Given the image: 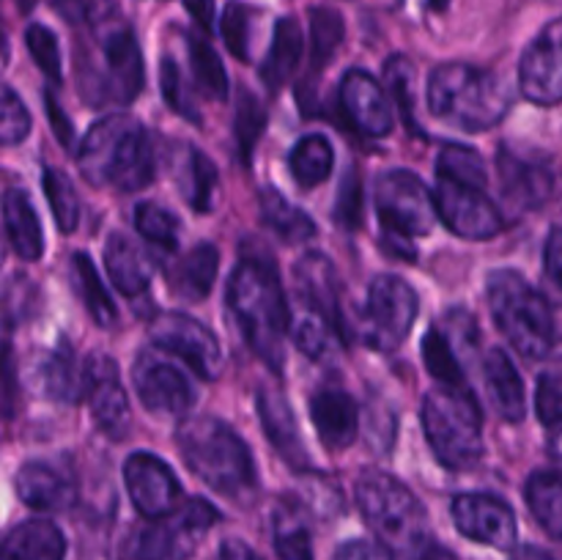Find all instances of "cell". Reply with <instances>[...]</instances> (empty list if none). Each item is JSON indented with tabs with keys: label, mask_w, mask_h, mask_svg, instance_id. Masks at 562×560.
<instances>
[{
	"label": "cell",
	"mask_w": 562,
	"mask_h": 560,
	"mask_svg": "<svg viewBox=\"0 0 562 560\" xmlns=\"http://www.w3.org/2000/svg\"><path fill=\"white\" fill-rule=\"evenodd\" d=\"M228 307L239 322L250 349L280 371L285 360V333L291 327V307L285 302L280 272L272 258L245 256L228 280Z\"/></svg>",
	"instance_id": "6da1fadb"
},
{
	"label": "cell",
	"mask_w": 562,
	"mask_h": 560,
	"mask_svg": "<svg viewBox=\"0 0 562 560\" xmlns=\"http://www.w3.org/2000/svg\"><path fill=\"white\" fill-rule=\"evenodd\" d=\"M77 165L91 184L124 192L143 190L157 176L151 137L140 121L126 113L108 115L88 130Z\"/></svg>",
	"instance_id": "7a4b0ae2"
},
{
	"label": "cell",
	"mask_w": 562,
	"mask_h": 560,
	"mask_svg": "<svg viewBox=\"0 0 562 560\" xmlns=\"http://www.w3.org/2000/svg\"><path fill=\"white\" fill-rule=\"evenodd\" d=\"M355 494L368 527L393 555L404 560H426V555L437 547L426 508L398 478L366 470L357 481Z\"/></svg>",
	"instance_id": "3957f363"
},
{
	"label": "cell",
	"mask_w": 562,
	"mask_h": 560,
	"mask_svg": "<svg viewBox=\"0 0 562 560\" xmlns=\"http://www.w3.org/2000/svg\"><path fill=\"white\" fill-rule=\"evenodd\" d=\"M176 443L187 467L214 492L241 500L256 489V464L250 448L220 417L187 415L176 428Z\"/></svg>",
	"instance_id": "277c9868"
},
{
	"label": "cell",
	"mask_w": 562,
	"mask_h": 560,
	"mask_svg": "<svg viewBox=\"0 0 562 560\" xmlns=\"http://www.w3.org/2000/svg\"><path fill=\"white\" fill-rule=\"evenodd\" d=\"M510 91L494 71L442 64L428 77V108L439 121L467 132L492 130L510 110Z\"/></svg>",
	"instance_id": "5b68a950"
},
{
	"label": "cell",
	"mask_w": 562,
	"mask_h": 560,
	"mask_svg": "<svg viewBox=\"0 0 562 560\" xmlns=\"http://www.w3.org/2000/svg\"><path fill=\"white\" fill-rule=\"evenodd\" d=\"M488 307L510 346L532 360H543L558 346V327L549 300L532 289L514 269H497L488 275Z\"/></svg>",
	"instance_id": "8992f818"
},
{
	"label": "cell",
	"mask_w": 562,
	"mask_h": 560,
	"mask_svg": "<svg viewBox=\"0 0 562 560\" xmlns=\"http://www.w3.org/2000/svg\"><path fill=\"white\" fill-rule=\"evenodd\" d=\"M423 428L434 456L448 470H470L483 456V415L467 388L428 390L423 399Z\"/></svg>",
	"instance_id": "52a82bcc"
},
{
	"label": "cell",
	"mask_w": 562,
	"mask_h": 560,
	"mask_svg": "<svg viewBox=\"0 0 562 560\" xmlns=\"http://www.w3.org/2000/svg\"><path fill=\"white\" fill-rule=\"evenodd\" d=\"M93 36H97L99 53H102V71L80 80L82 97L93 108L104 102H132L143 88V55L135 33L121 16L108 14L97 20Z\"/></svg>",
	"instance_id": "ba28073f"
},
{
	"label": "cell",
	"mask_w": 562,
	"mask_h": 560,
	"mask_svg": "<svg viewBox=\"0 0 562 560\" xmlns=\"http://www.w3.org/2000/svg\"><path fill=\"white\" fill-rule=\"evenodd\" d=\"M420 300L415 289L398 275H376L368 285L366 311H362L360 335L371 349H398L412 333Z\"/></svg>",
	"instance_id": "9c48e42d"
},
{
	"label": "cell",
	"mask_w": 562,
	"mask_h": 560,
	"mask_svg": "<svg viewBox=\"0 0 562 560\" xmlns=\"http://www.w3.org/2000/svg\"><path fill=\"white\" fill-rule=\"evenodd\" d=\"M220 519V511L206 500H187L176 514L154 519L132 538L135 560H187L209 527Z\"/></svg>",
	"instance_id": "30bf717a"
},
{
	"label": "cell",
	"mask_w": 562,
	"mask_h": 560,
	"mask_svg": "<svg viewBox=\"0 0 562 560\" xmlns=\"http://www.w3.org/2000/svg\"><path fill=\"white\" fill-rule=\"evenodd\" d=\"M376 212L384 234L417 239L437 223V201L409 170H387L376 179Z\"/></svg>",
	"instance_id": "8fae6325"
},
{
	"label": "cell",
	"mask_w": 562,
	"mask_h": 560,
	"mask_svg": "<svg viewBox=\"0 0 562 560\" xmlns=\"http://www.w3.org/2000/svg\"><path fill=\"white\" fill-rule=\"evenodd\" d=\"M132 382H135L137 399L151 412L187 417L195 404V390L187 373L170 360L168 351L157 346H148L135 357Z\"/></svg>",
	"instance_id": "7c38bea8"
},
{
	"label": "cell",
	"mask_w": 562,
	"mask_h": 560,
	"mask_svg": "<svg viewBox=\"0 0 562 560\" xmlns=\"http://www.w3.org/2000/svg\"><path fill=\"white\" fill-rule=\"evenodd\" d=\"M148 335H151V344L157 349L179 357L201 379H206V382L217 379L220 366H223V351H220L217 338L206 324L187 316V313H162L151 322Z\"/></svg>",
	"instance_id": "4fadbf2b"
},
{
	"label": "cell",
	"mask_w": 562,
	"mask_h": 560,
	"mask_svg": "<svg viewBox=\"0 0 562 560\" xmlns=\"http://www.w3.org/2000/svg\"><path fill=\"white\" fill-rule=\"evenodd\" d=\"M434 201H437L439 220L461 239H492L503 231V214L486 190L437 176Z\"/></svg>",
	"instance_id": "5bb4252c"
},
{
	"label": "cell",
	"mask_w": 562,
	"mask_h": 560,
	"mask_svg": "<svg viewBox=\"0 0 562 560\" xmlns=\"http://www.w3.org/2000/svg\"><path fill=\"white\" fill-rule=\"evenodd\" d=\"M124 481L132 505L146 519H162L181 508V483L159 456L146 450L132 453L124 464Z\"/></svg>",
	"instance_id": "9a60e30c"
},
{
	"label": "cell",
	"mask_w": 562,
	"mask_h": 560,
	"mask_svg": "<svg viewBox=\"0 0 562 560\" xmlns=\"http://www.w3.org/2000/svg\"><path fill=\"white\" fill-rule=\"evenodd\" d=\"M453 522L467 538L494 549H514L519 538L514 508L494 494H459L453 500Z\"/></svg>",
	"instance_id": "2e32d148"
},
{
	"label": "cell",
	"mask_w": 562,
	"mask_h": 560,
	"mask_svg": "<svg viewBox=\"0 0 562 560\" xmlns=\"http://www.w3.org/2000/svg\"><path fill=\"white\" fill-rule=\"evenodd\" d=\"M521 93L536 104L562 102V16L549 22L527 47L519 66Z\"/></svg>",
	"instance_id": "e0dca14e"
},
{
	"label": "cell",
	"mask_w": 562,
	"mask_h": 560,
	"mask_svg": "<svg viewBox=\"0 0 562 560\" xmlns=\"http://www.w3.org/2000/svg\"><path fill=\"white\" fill-rule=\"evenodd\" d=\"M86 401L91 406L93 423L108 437L121 439L130 432V401L113 357L91 355L86 360Z\"/></svg>",
	"instance_id": "ac0fdd59"
},
{
	"label": "cell",
	"mask_w": 562,
	"mask_h": 560,
	"mask_svg": "<svg viewBox=\"0 0 562 560\" xmlns=\"http://www.w3.org/2000/svg\"><path fill=\"white\" fill-rule=\"evenodd\" d=\"M296 296H300V316L316 318L329 324L344 335V318L338 305V283H335V269L329 258L322 253H307L294 267Z\"/></svg>",
	"instance_id": "d6986e66"
},
{
	"label": "cell",
	"mask_w": 562,
	"mask_h": 560,
	"mask_svg": "<svg viewBox=\"0 0 562 560\" xmlns=\"http://www.w3.org/2000/svg\"><path fill=\"white\" fill-rule=\"evenodd\" d=\"M340 104L357 132L368 137L390 135L395 113L390 108L387 91L368 71L351 69L340 82Z\"/></svg>",
	"instance_id": "ffe728a7"
},
{
	"label": "cell",
	"mask_w": 562,
	"mask_h": 560,
	"mask_svg": "<svg viewBox=\"0 0 562 560\" xmlns=\"http://www.w3.org/2000/svg\"><path fill=\"white\" fill-rule=\"evenodd\" d=\"M311 417L322 437L324 448L340 450L349 448L357 439L360 428V412H357L355 399L340 388H322L311 395Z\"/></svg>",
	"instance_id": "44dd1931"
},
{
	"label": "cell",
	"mask_w": 562,
	"mask_h": 560,
	"mask_svg": "<svg viewBox=\"0 0 562 560\" xmlns=\"http://www.w3.org/2000/svg\"><path fill=\"white\" fill-rule=\"evenodd\" d=\"M497 168L503 192L516 209H536L552 195V170L543 165L519 157L503 146L497 154Z\"/></svg>",
	"instance_id": "7402d4cb"
},
{
	"label": "cell",
	"mask_w": 562,
	"mask_h": 560,
	"mask_svg": "<svg viewBox=\"0 0 562 560\" xmlns=\"http://www.w3.org/2000/svg\"><path fill=\"white\" fill-rule=\"evenodd\" d=\"M33 384L47 399L77 401L86 399V366H80L69 344L38 357L33 366Z\"/></svg>",
	"instance_id": "603a6c76"
},
{
	"label": "cell",
	"mask_w": 562,
	"mask_h": 560,
	"mask_svg": "<svg viewBox=\"0 0 562 560\" xmlns=\"http://www.w3.org/2000/svg\"><path fill=\"white\" fill-rule=\"evenodd\" d=\"M258 415H261L263 432H267L269 443L278 448V453L291 467H307V450L302 445L300 426H296L289 401L278 390H261L258 393Z\"/></svg>",
	"instance_id": "cb8c5ba5"
},
{
	"label": "cell",
	"mask_w": 562,
	"mask_h": 560,
	"mask_svg": "<svg viewBox=\"0 0 562 560\" xmlns=\"http://www.w3.org/2000/svg\"><path fill=\"white\" fill-rule=\"evenodd\" d=\"M104 267H108L110 280L115 289L126 296H137L148 289L154 275L151 258L146 256L143 247H137L130 236L110 234L108 245H104Z\"/></svg>",
	"instance_id": "d4e9b609"
},
{
	"label": "cell",
	"mask_w": 562,
	"mask_h": 560,
	"mask_svg": "<svg viewBox=\"0 0 562 560\" xmlns=\"http://www.w3.org/2000/svg\"><path fill=\"white\" fill-rule=\"evenodd\" d=\"M16 494L36 511H64L75 503V486L64 472L42 461H27L16 472Z\"/></svg>",
	"instance_id": "484cf974"
},
{
	"label": "cell",
	"mask_w": 562,
	"mask_h": 560,
	"mask_svg": "<svg viewBox=\"0 0 562 560\" xmlns=\"http://www.w3.org/2000/svg\"><path fill=\"white\" fill-rule=\"evenodd\" d=\"M483 379H486L488 399L497 406L499 415L510 423H519L527 415L525 384H521L519 371L505 349H488L483 357Z\"/></svg>",
	"instance_id": "4316f807"
},
{
	"label": "cell",
	"mask_w": 562,
	"mask_h": 560,
	"mask_svg": "<svg viewBox=\"0 0 562 560\" xmlns=\"http://www.w3.org/2000/svg\"><path fill=\"white\" fill-rule=\"evenodd\" d=\"M66 538L49 519H27L3 538V560H64Z\"/></svg>",
	"instance_id": "83f0119b"
},
{
	"label": "cell",
	"mask_w": 562,
	"mask_h": 560,
	"mask_svg": "<svg viewBox=\"0 0 562 560\" xmlns=\"http://www.w3.org/2000/svg\"><path fill=\"white\" fill-rule=\"evenodd\" d=\"M3 223L9 245L25 261H36L44 253V234L38 214L25 190H9L3 198Z\"/></svg>",
	"instance_id": "f1b7e54d"
},
{
	"label": "cell",
	"mask_w": 562,
	"mask_h": 560,
	"mask_svg": "<svg viewBox=\"0 0 562 560\" xmlns=\"http://www.w3.org/2000/svg\"><path fill=\"white\" fill-rule=\"evenodd\" d=\"M302 49H305V33H302L300 22L294 16H283L274 25L272 44L261 64V77L272 91H280L291 80L302 60Z\"/></svg>",
	"instance_id": "f546056e"
},
{
	"label": "cell",
	"mask_w": 562,
	"mask_h": 560,
	"mask_svg": "<svg viewBox=\"0 0 562 560\" xmlns=\"http://www.w3.org/2000/svg\"><path fill=\"white\" fill-rule=\"evenodd\" d=\"M217 267H220L217 247L203 242V245L192 247V250L176 264L173 275H170V285H173L176 294L184 296V300L201 302L206 300L214 280H217Z\"/></svg>",
	"instance_id": "4dcf8cb0"
},
{
	"label": "cell",
	"mask_w": 562,
	"mask_h": 560,
	"mask_svg": "<svg viewBox=\"0 0 562 560\" xmlns=\"http://www.w3.org/2000/svg\"><path fill=\"white\" fill-rule=\"evenodd\" d=\"M261 201V217L280 239L285 242H307L311 236H316V223L311 220V214L302 212L300 206L289 201V198L280 195L274 187H267L258 195Z\"/></svg>",
	"instance_id": "1f68e13d"
},
{
	"label": "cell",
	"mask_w": 562,
	"mask_h": 560,
	"mask_svg": "<svg viewBox=\"0 0 562 560\" xmlns=\"http://www.w3.org/2000/svg\"><path fill=\"white\" fill-rule=\"evenodd\" d=\"M333 163H335L333 143H329L324 135H305L289 154L291 176H294L296 184L305 187V190L327 181L329 170H333Z\"/></svg>",
	"instance_id": "d6a6232c"
},
{
	"label": "cell",
	"mask_w": 562,
	"mask_h": 560,
	"mask_svg": "<svg viewBox=\"0 0 562 560\" xmlns=\"http://www.w3.org/2000/svg\"><path fill=\"white\" fill-rule=\"evenodd\" d=\"M527 505L538 525L552 538L562 541V475L560 472H536L527 481Z\"/></svg>",
	"instance_id": "836d02e7"
},
{
	"label": "cell",
	"mask_w": 562,
	"mask_h": 560,
	"mask_svg": "<svg viewBox=\"0 0 562 560\" xmlns=\"http://www.w3.org/2000/svg\"><path fill=\"white\" fill-rule=\"evenodd\" d=\"M71 269H75V283H77V291H80L82 302H86V311L91 313V318L99 324V327H110V324L115 322V305L113 300H110L104 283L99 280L97 267L91 264V258H88L86 253H75V258H71Z\"/></svg>",
	"instance_id": "e575fe53"
},
{
	"label": "cell",
	"mask_w": 562,
	"mask_h": 560,
	"mask_svg": "<svg viewBox=\"0 0 562 560\" xmlns=\"http://www.w3.org/2000/svg\"><path fill=\"white\" fill-rule=\"evenodd\" d=\"M181 170L187 176V179H181V187H184V198L190 201V206L198 209V212H212L214 190L220 184L217 168H214L212 159L198 152V148H190Z\"/></svg>",
	"instance_id": "d590c367"
},
{
	"label": "cell",
	"mask_w": 562,
	"mask_h": 560,
	"mask_svg": "<svg viewBox=\"0 0 562 560\" xmlns=\"http://www.w3.org/2000/svg\"><path fill=\"white\" fill-rule=\"evenodd\" d=\"M423 360H426L428 373L439 379V384H450V388H467L464 384V368H461L459 355H456L453 340L445 335V329L434 327L423 338Z\"/></svg>",
	"instance_id": "8d00e7d4"
},
{
	"label": "cell",
	"mask_w": 562,
	"mask_h": 560,
	"mask_svg": "<svg viewBox=\"0 0 562 560\" xmlns=\"http://www.w3.org/2000/svg\"><path fill=\"white\" fill-rule=\"evenodd\" d=\"M437 176L450 181H459V184L477 187V190H486V165L483 157L470 146H461V143H448V146L439 152L437 159Z\"/></svg>",
	"instance_id": "74e56055"
},
{
	"label": "cell",
	"mask_w": 562,
	"mask_h": 560,
	"mask_svg": "<svg viewBox=\"0 0 562 560\" xmlns=\"http://www.w3.org/2000/svg\"><path fill=\"white\" fill-rule=\"evenodd\" d=\"M187 49H190V64L192 71H195V82L201 86V91L209 93L212 99L228 97V75H225L223 60L214 53L212 44H209L206 38L190 36L187 38Z\"/></svg>",
	"instance_id": "f35d334b"
},
{
	"label": "cell",
	"mask_w": 562,
	"mask_h": 560,
	"mask_svg": "<svg viewBox=\"0 0 562 560\" xmlns=\"http://www.w3.org/2000/svg\"><path fill=\"white\" fill-rule=\"evenodd\" d=\"M384 75H387L390 82V93L395 97V104H398V113L404 119L406 130L412 135H423L420 124L415 119V108H417V91H415V66L406 55H395V58L387 60L384 66Z\"/></svg>",
	"instance_id": "ab89813d"
},
{
	"label": "cell",
	"mask_w": 562,
	"mask_h": 560,
	"mask_svg": "<svg viewBox=\"0 0 562 560\" xmlns=\"http://www.w3.org/2000/svg\"><path fill=\"white\" fill-rule=\"evenodd\" d=\"M42 187L47 192L49 209H53L58 228L64 234H71L77 228V223H80V201H77V192L71 187V181L60 170L44 168Z\"/></svg>",
	"instance_id": "60d3db41"
},
{
	"label": "cell",
	"mask_w": 562,
	"mask_h": 560,
	"mask_svg": "<svg viewBox=\"0 0 562 560\" xmlns=\"http://www.w3.org/2000/svg\"><path fill=\"white\" fill-rule=\"evenodd\" d=\"M344 42V20H340L338 11L324 9L316 5L311 11V60L316 69H322L329 58L335 55V49Z\"/></svg>",
	"instance_id": "b9f144b4"
},
{
	"label": "cell",
	"mask_w": 562,
	"mask_h": 560,
	"mask_svg": "<svg viewBox=\"0 0 562 560\" xmlns=\"http://www.w3.org/2000/svg\"><path fill=\"white\" fill-rule=\"evenodd\" d=\"M274 549H278L280 560H313L311 530L294 511H278Z\"/></svg>",
	"instance_id": "7bdbcfd3"
},
{
	"label": "cell",
	"mask_w": 562,
	"mask_h": 560,
	"mask_svg": "<svg viewBox=\"0 0 562 560\" xmlns=\"http://www.w3.org/2000/svg\"><path fill=\"white\" fill-rule=\"evenodd\" d=\"M135 228L143 239H148L151 245L165 247V250H173L176 242H179V223H176L173 214L165 206H159V203H137Z\"/></svg>",
	"instance_id": "ee69618b"
},
{
	"label": "cell",
	"mask_w": 562,
	"mask_h": 560,
	"mask_svg": "<svg viewBox=\"0 0 562 560\" xmlns=\"http://www.w3.org/2000/svg\"><path fill=\"white\" fill-rule=\"evenodd\" d=\"M263 126H267V110H263L261 99L250 91H241L239 108H236V143H239V154L245 157V163H250V154Z\"/></svg>",
	"instance_id": "f6af8a7d"
},
{
	"label": "cell",
	"mask_w": 562,
	"mask_h": 560,
	"mask_svg": "<svg viewBox=\"0 0 562 560\" xmlns=\"http://www.w3.org/2000/svg\"><path fill=\"white\" fill-rule=\"evenodd\" d=\"M250 22H252V11L247 9V5L236 3V0H231V3L225 5L223 16H220V27H223L225 44H228L231 53L241 60L250 58Z\"/></svg>",
	"instance_id": "bcb514c9"
},
{
	"label": "cell",
	"mask_w": 562,
	"mask_h": 560,
	"mask_svg": "<svg viewBox=\"0 0 562 560\" xmlns=\"http://www.w3.org/2000/svg\"><path fill=\"white\" fill-rule=\"evenodd\" d=\"M25 44L38 69H42L53 82H60L64 71H60V47L55 33L44 25H31L25 31Z\"/></svg>",
	"instance_id": "7dc6e473"
},
{
	"label": "cell",
	"mask_w": 562,
	"mask_h": 560,
	"mask_svg": "<svg viewBox=\"0 0 562 560\" xmlns=\"http://www.w3.org/2000/svg\"><path fill=\"white\" fill-rule=\"evenodd\" d=\"M159 82H162L165 99H168V104L176 110V113L184 115V119L190 121H201V113L192 108V99L190 93H187L184 77H181V69L176 66L173 58H165L162 66H159Z\"/></svg>",
	"instance_id": "c3c4849f"
},
{
	"label": "cell",
	"mask_w": 562,
	"mask_h": 560,
	"mask_svg": "<svg viewBox=\"0 0 562 560\" xmlns=\"http://www.w3.org/2000/svg\"><path fill=\"white\" fill-rule=\"evenodd\" d=\"M31 132V113L25 110L22 99L16 97L14 88H3V126H0V141L3 146L22 143Z\"/></svg>",
	"instance_id": "681fc988"
},
{
	"label": "cell",
	"mask_w": 562,
	"mask_h": 560,
	"mask_svg": "<svg viewBox=\"0 0 562 560\" xmlns=\"http://www.w3.org/2000/svg\"><path fill=\"white\" fill-rule=\"evenodd\" d=\"M536 410L547 426H552L562 417V388L554 377H541V382H538Z\"/></svg>",
	"instance_id": "f907efd6"
},
{
	"label": "cell",
	"mask_w": 562,
	"mask_h": 560,
	"mask_svg": "<svg viewBox=\"0 0 562 560\" xmlns=\"http://www.w3.org/2000/svg\"><path fill=\"white\" fill-rule=\"evenodd\" d=\"M360 201H362L360 181H357V173H349L338 195V220L346 225V228L360 223Z\"/></svg>",
	"instance_id": "816d5d0a"
},
{
	"label": "cell",
	"mask_w": 562,
	"mask_h": 560,
	"mask_svg": "<svg viewBox=\"0 0 562 560\" xmlns=\"http://www.w3.org/2000/svg\"><path fill=\"white\" fill-rule=\"evenodd\" d=\"M543 275L554 294L562 300V228H554L549 234L547 250H543Z\"/></svg>",
	"instance_id": "f5cc1de1"
},
{
	"label": "cell",
	"mask_w": 562,
	"mask_h": 560,
	"mask_svg": "<svg viewBox=\"0 0 562 560\" xmlns=\"http://www.w3.org/2000/svg\"><path fill=\"white\" fill-rule=\"evenodd\" d=\"M335 560H395V555L382 541L357 538V541H346L335 555Z\"/></svg>",
	"instance_id": "db71d44e"
},
{
	"label": "cell",
	"mask_w": 562,
	"mask_h": 560,
	"mask_svg": "<svg viewBox=\"0 0 562 560\" xmlns=\"http://www.w3.org/2000/svg\"><path fill=\"white\" fill-rule=\"evenodd\" d=\"M184 9L190 11L192 20L203 27V31H212L214 25V0H184Z\"/></svg>",
	"instance_id": "11a10c76"
},
{
	"label": "cell",
	"mask_w": 562,
	"mask_h": 560,
	"mask_svg": "<svg viewBox=\"0 0 562 560\" xmlns=\"http://www.w3.org/2000/svg\"><path fill=\"white\" fill-rule=\"evenodd\" d=\"M47 110H49V121H53V130L55 135H58V141L64 143V146H71V124L69 119H66L64 113L58 110V102H55L53 97L47 93Z\"/></svg>",
	"instance_id": "9f6ffc18"
},
{
	"label": "cell",
	"mask_w": 562,
	"mask_h": 560,
	"mask_svg": "<svg viewBox=\"0 0 562 560\" xmlns=\"http://www.w3.org/2000/svg\"><path fill=\"white\" fill-rule=\"evenodd\" d=\"M220 560H263L261 555L252 547H247L245 541H236V538H228V541L220 547Z\"/></svg>",
	"instance_id": "6f0895ef"
},
{
	"label": "cell",
	"mask_w": 562,
	"mask_h": 560,
	"mask_svg": "<svg viewBox=\"0 0 562 560\" xmlns=\"http://www.w3.org/2000/svg\"><path fill=\"white\" fill-rule=\"evenodd\" d=\"M549 428H552V434H549V453L562 467V417Z\"/></svg>",
	"instance_id": "680465c9"
},
{
	"label": "cell",
	"mask_w": 562,
	"mask_h": 560,
	"mask_svg": "<svg viewBox=\"0 0 562 560\" xmlns=\"http://www.w3.org/2000/svg\"><path fill=\"white\" fill-rule=\"evenodd\" d=\"M510 560H552V558H549L547 552H541V549H536V547H519Z\"/></svg>",
	"instance_id": "91938a15"
},
{
	"label": "cell",
	"mask_w": 562,
	"mask_h": 560,
	"mask_svg": "<svg viewBox=\"0 0 562 560\" xmlns=\"http://www.w3.org/2000/svg\"><path fill=\"white\" fill-rule=\"evenodd\" d=\"M445 5H448V0H431V9H437V11H442Z\"/></svg>",
	"instance_id": "94428289"
},
{
	"label": "cell",
	"mask_w": 562,
	"mask_h": 560,
	"mask_svg": "<svg viewBox=\"0 0 562 560\" xmlns=\"http://www.w3.org/2000/svg\"><path fill=\"white\" fill-rule=\"evenodd\" d=\"M16 3H20V9H31V5L36 3V0H16Z\"/></svg>",
	"instance_id": "6125c7cd"
}]
</instances>
